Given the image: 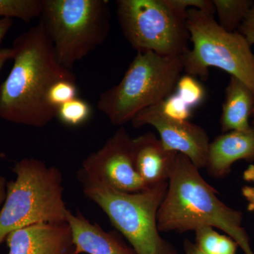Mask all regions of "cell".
<instances>
[{"label": "cell", "instance_id": "1", "mask_svg": "<svg viewBox=\"0 0 254 254\" xmlns=\"http://www.w3.org/2000/svg\"><path fill=\"white\" fill-rule=\"evenodd\" d=\"M12 49V68L0 84V118L43 128L58 114L47 98L50 87L57 81L76 77L71 70L58 63L41 21L18 36Z\"/></svg>", "mask_w": 254, "mask_h": 254}, {"label": "cell", "instance_id": "2", "mask_svg": "<svg viewBox=\"0 0 254 254\" xmlns=\"http://www.w3.org/2000/svg\"><path fill=\"white\" fill-rule=\"evenodd\" d=\"M217 193L190 159L179 153L158 210L159 231L182 233L212 227L233 239L245 254H254L248 234L242 227V212L227 206Z\"/></svg>", "mask_w": 254, "mask_h": 254}, {"label": "cell", "instance_id": "3", "mask_svg": "<svg viewBox=\"0 0 254 254\" xmlns=\"http://www.w3.org/2000/svg\"><path fill=\"white\" fill-rule=\"evenodd\" d=\"M15 180L8 182L0 210V245L11 232L42 222L66 221L63 175L59 169L33 158L13 167Z\"/></svg>", "mask_w": 254, "mask_h": 254}, {"label": "cell", "instance_id": "4", "mask_svg": "<svg viewBox=\"0 0 254 254\" xmlns=\"http://www.w3.org/2000/svg\"><path fill=\"white\" fill-rule=\"evenodd\" d=\"M183 71L182 57L138 52L120 83L100 94L98 110L113 125L123 127L141 110L175 93Z\"/></svg>", "mask_w": 254, "mask_h": 254}, {"label": "cell", "instance_id": "5", "mask_svg": "<svg viewBox=\"0 0 254 254\" xmlns=\"http://www.w3.org/2000/svg\"><path fill=\"white\" fill-rule=\"evenodd\" d=\"M40 17L58 63L69 70L101 46L110 33L106 0H42Z\"/></svg>", "mask_w": 254, "mask_h": 254}, {"label": "cell", "instance_id": "6", "mask_svg": "<svg viewBox=\"0 0 254 254\" xmlns=\"http://www.w3.org/2000/svg\"><path fill=\"white\" fill-rule=\"evenodd\" d=\"M87 198L96 203L123 235L136 254H177L160 237L158 213L168 183L138 193H125L110 187L81 182Z\"/></svg>", "mask_w": 254, "mask_h": 254}, {"label": "cell", "instance_id": "7", "mask_svg": "<svg viewBox=\"0 0 254 254\" xmlns=\"http://www.w3.org/2000/svg\"><path fill=\"white\" fill-rule=\"evenodd\" d=\"M187 26L193 44L182 56L187 74L206 81L209 68H220L245 83L254 93V54L238 31L227 32L214 14L197 9L187 11Z\"/></svg>", "mask_w": 254, "mask_h": 254}, {"label": "cell", "instance_id": "8", "mask_svg": "<svg viewBox=\"0 0 254 254\" xmlns=\"http://www.w3.org/2000/svg\"><path fill=\"white\" fill-rule=\"evenodd\" d=\"M117 17L125 38L138 52L182 57L190 49L187 16L165 0H119Z\"/></svg>", "mask_w": 254, "mask_h": 254}, {"label": "cell", "instance_id": "9", "mask_svg": "<svg viewBox=\"0 0 254 254\" xmlns=\"http://www.w3.org/2000/svg\"><path fill=\"white\" fill-rule=\"evenodd\" d=\"M81 182L138 193L150 187L136 173L132 158V138L120 127L101 148L88 155L78 173Z\"/></svg>", "mask_w": 254, "mask_h": 254}, {"label": "cell", "instance_id": "10", "mask_svg": "<svg viewBox=\"0 0 254 254\" xmlns=\"http://www.w3.org/2000/svg\"><path fill=\"white\" fill-rule=\"evenodd\" d=\"M131 123L136 128L154 127L166 148L186 156L198 170L205 168L210 143L208 133L195 124L167 117L162 111L161 102L141 110Z\"/></svg>", "mask_w": 254, "mask_h": 254}, {"label": "cell", "instance_id": "11", "mask_svg": "<svg viewBox=\"0 0 254 254\" xmlns=\"http://www.w3.org/2000/svg\"><path fill=\"white\" fill-rule=\"evenodd\" d=\"M5 241L8 254H76L66 221L42 222L18 229Z\"/></svg>", "mask_w": 254, "mask_h": 254}, {"label": "cell", "instance_id": "12", "mask_svg": "<svg viewBox=\"0 0 254 254\" xmlns=\"http://www.w3.org/2000/svg\"><path fill=\"white\" fill-rule=\"evenodd\" d=\"M178 153L168 149L151 132L132 138V158L136 173L147 187L168 183Z\"/></svg>", "mask_w": 254, "mask_h": 254}, {"label": "cell", "instance_id": "13", "mask_svg": "<svg viewBox=\"0 0 254 254\" xmlns=\"http://www.w3.org/2000/svg\"><path fill=\"white\" fill-rule=\"evenodd\" d=\"M239 160L254 161V127L245 131L222 133L209 145L205 169L208 175L223 178Z\"/></svg>", "mask_w": 254, "mask_h": 254}, {"label": "cell", "instance_id": "14", "mask_svg": "<svg viewBox=\"0 0 254 254\" xmlns=\"http://www.w3.org/2000/svg\"><path fill=\"white\" fill-rule=\"evenodd\" d=\"M66 222L72 233L76 254H136L115 232H106L79 211L68 210Z\"/></svg>", "mask_w": 254, "mask_h": 254}, {"label": "cell", "instance_id": "15", "mask_svg": "<svg viewBox=\"0 0 254 254\" xmlns=\"http://www.w3.org/2000/svg\"><path fill=\"white\" fill-rule=\"evenodd\" d=\"M254 106L253 91L238 78L230 76L225 88V101L220 120L222 133L250 128V119Z\"/></svg>", "mask_w": 254, "mask_h": 254}, {"label": "cell", "instance_id": "16", "mask_svg": "<svg viewBox=\"0 0 254 254\" xmlns=\"http://www.w3.org/2000/svg\"><path fill=\"white\" fill-rule=\"evenodd\" d=\"M218 24L230 33L237 32L254 5L253 0H213Z\"/></svg>", "mask_w": 254, "mask_h": 254}, {"label": "cell", "instance_id": "17", "mask_svg": "<svg viewBox=\"0 0 254 254\" xmlns=\"http://www.w3.org/2000/svg\"><path fill=\"white\" fill-rule=\"evenodd\" d=\"M195 232V245L203 254H236L237 242L230 237L220 235L213 227H198Z\"/></svg>", "mask_w": 254, "mask_h": 254}, {"label": "cell", "instance_id": "18", "mask_svg": "<svg viewBox=\"0 0 254 254\" xmlns=\"http://www.w3.org/2000/svg\"><path fill=\"white\" fill-rule=\"evenodd\" d=\"M42 0H0V18H18L29 23L41 16Z\"/></svg>", "mask_w": 254, "mask_h": 254}, {"label": "cell", "instance_id": "19", "mask_svg": "<svg viewBox=\"0 0 254 254\" xmlns=\"http://www.w3.org/2000/svg\"><path fill=\"white\" fill-rule=\"evenodd\" d=\"M91 113V105L76 97L58 108L57 118L66 126L78 127L86 123Z\"/></svg>", "mask_w": 254, "mask_h": 254}, {"label": "cell", "instance_id": "20", "mask_svg": "<svg viewBox=\"0 0 254 254\" xmlns=\"http://www.w3.org/2000/svg\"><path fill=\"white\" fill-rule=\"evenodd\" d=\"M175 93L189 107L193 109L203 103L205 91L202 83L194 76L182 75L177 83Z\"/></svg>", "mask_w": 254, "mask_h": 254}, {"label": "cell", "instance_id": "21", "mask_svg": "<svg viewBox=\"0 0 254 254\" xmlns=\"http://www.w3.org/2000/svg\"><path fill=\"white\" fill-rule=\"evenodd\" d=\"M76 80H61L57 81L48 91V103L55 109L77 97Z\"/></svg>", "mask_w": 254, "mask_h": 254}, {"label": "cell", "instance_id": "22", "mask_svg": "<svg viewBox=\"0 0 254 254\" xmlns=\"http://www.w3.org/2000/svg\"><path fill=\"white\" fill-rule=\"evenodd\" d=\"M161 109L168 118L181 121H189L192 114V108L189 107L175 92L161 102Z\"/></svg>", "mask_w": 254, "mask_h": 254}, {"label": "cell", "instance_id": "23", "mask_svg": "<svg viewBox=\"0 0 254 254\" xmlns=\"http://www.w3.org/2000/svg\"><path fill=\"white\" fill-rule=\"evenodd\" d=\"M165 2L178 14L187 16L190 9H197L215 14L213 0H165Z\"/></svg>", "mask_w": 254, "mask_h": 254}, {"label": "cell", "instance_id": "24", "mask_svg": "<svg viewBox=\"0 0 254 254\" xmlns=\"http://www.w3.org/2000/svg\"><path fill=\"white\" fill-rule=\"evenodd\" d=\"M241 33L251 47L254 45V5L239 28Z\"/></svg>", "mask_w": 254, "mask_h": 254}, {"label": "cell", "instance_id": "25", "mask_svg": "<svg viewBox=\"0 0 254 254\" xmlns=\"http://www.w3.org/2000/svg\"><path fill=\"white\" fill-rule=\"evenodd\" d=\"M242 193L245 199L247 200L248 205L247 210L249 211H254V187L245 186L242 189Z\"/></svg>", "mask_w": 254, "mask_h": 254}, {"label": "cell", "instance_id": "26", "mask_svg": "<svg viewBox=\"0 0 254 254\" xmlns=\"http://www.w3.org/2000/svg\"><path fill=\"white\" fill-rule=\"evenodd\" d=\"M13 23L14 21L12 18H0V44L9 31L10 28L12 27Z\"/></svg>", "mask_w": 254, "mask_h": 254}, {"label": "cell", "instance_id": "27", "mask_svg": "<svg viewBox=\"0 0 254 254\" xmlns=\"http://www.w3.org/2000/svg\"><path fill=\"white\" fill-rule=\"evenodd\" d=\"M14 51L12 48H5L0 49V72L5 63L9 60H12Z\"/></svg>", "mask_w": 254, "mask_h": 254}, {"label": "cell", "instance_id": "28", "mask_svg": "<svg viewBox=\"0 0 254 254\" xmlns=\"http://www.w3.org/2000/svg\"><path fill=\"white\" fill-rule=\"evenodd\" d=\"M6 186H7V182L6 179L0 175V208L2 206L6 198Z\"/></svg>", "mask_w": 254, "mask_h": 254}, {"label": "cell", "instance_id": "29", "mask_svg": "<svg viewBox=\"0 0 254 254\" xmlns=\"http://www.w3.org/2000/svg\"><path fill=\"white\" fill-rule=\"evenodd\" d=\"M184 248H185V254H203L198 250L195 244L192 243L188 240H185Z\"/></svg>", "mask_w": 254, "mask_h": 254}, {"label": "cell", "instance_id": "30", "mask_svg": "<svg viewBox=\"0 0 254 254\" xmlns=\"http://www.w3.org/2000/svg\"><path fill=\"white\" fill-rule=\"evenodd\" d=\"M243 179L246 182L254 184V165L253 164L250 165L247 170H245L243 173Z\"/></svg>", "mask_w": 254, "mask_h": 254}, {"label": "cell", "instance_id": "31", "mask_svg": "<svg viewBox=\"0 0 254 254\" xmlns=\"http://www.w3.org/2000/svg\"><path fill=\"white\" fill-rule=\"evenodd\" d=\"M252 118H254V120H252V124H251V125H252V127H254V106L253 110H252Z\"/></svg>", "mask_w": 254, "mask_h": 254}]
</instances>
